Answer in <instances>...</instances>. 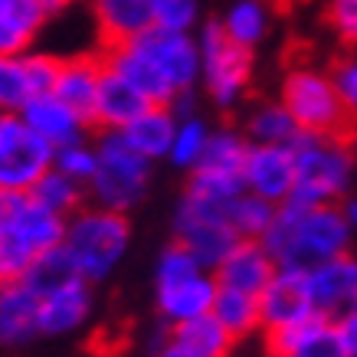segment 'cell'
<instances>
[{"label": "cell", "mask_w": 357, "mask_h": 357, "mask_svg": "<svg viewBox=\"0 0 357 357\" xmlns=\"http://www.w3.org/2000/svg\"><path fill=\"white\" fill-rule=\"evenodd\" d=\"M337 206H341V213H344V220H347V223H351V227L357 229V197H351V194H347V197H344V200H341V204H337Z\"/></svg>", "instance_id": "obj_43"}, {"label": "cell", "mask_w": 357, "mask_h": 357, "mask_svg": "<svg viewBox=\"0 0 357 357\" xmlns=\"http://www.w3.org/2000/svg\"><path fill=\"white\" fill-rule=\"evenodd\" d=\"M53 167L63 171L66 177H73L79 184H86L96 177L98 167V151H96V141H76V144H66V148H56L53 154Z\"/></svg>", "instance_id": "obj_33"}, {"label": "cell", "mask_w": 357, "mask_h": 357, "mask_svg": "<svg viewBox=\"0 0 357 357\" xmlns=\"http://www.w3.org/2000/svg\"><path fill=\"white\" fill-rule=\"evenodd\" d=\"M36 36H30L26 30H20L17 23H10L7 17H0V56H23L30 53V46Z\"/></svg>", "instance_id": "obj_40"}, {"label": "cell", "mask_w": 357, "mask_h": 357, "mask_svg": "<svg viewBox=\"0 0 357 357\" xmlns=\"http://www.w3.org/2000/svg\"><path fill=\"white\" fill-rule=\"evenodd\" d=\"M295 357H354V354L347 351L335 318H321L318 328L308 335V341H305L302 351H298Z\"/></svg>", "instance_id": "obj_36"}, {"label": "cell", "mask_w": 357, "mask_h": 357, "mask_svg": "<svg viewBox=\"0 0 357 357\" xmlns=\"http://www.w3.org/2000/svg\"><path fill=\"white\" fill-rule=\"evenodd\" d=\"M335 321H337V331H341V337H344L347 351L357 357V308L344 312L341 318H335Z\"/></svg>", "instance_id": "obj_41"}, {"label": "cell", "mask_w": 357, "mask_h": 357, "mask_svg": "<svg viewBox=\"0 0 357 357\" xmlns=\"http://www.w3.org/2000/svg\"><path fill=\"white\" fill-rule=\"evenodd\" d=\"M76 275L79 272H76V266H73V259H69V252H66L63 246H56V249H50V252H43V256H36V262L26 269L23 282H26L36 295H46V292H53V289H59L63 282L76 279Z\"/></svg>", "instance_id": "obj_31"}, {"label": "cell", "mask_w": 357, "mask_h": 357, "mask_svg": "<svg viewBox=\"0 0 357 357\" xmlns=\"http://www.w3.org/2000/svg\"><path fill=\"white\" fill-rule=\"evenodd\" d=\"M167 335L187 357H229V351H233V335L213 314L181 321V325L167 328Z\"/></svg>", "instance_id": "obj_23"}, {"label": "cell", "mask_w": 357, "mask_h": 357, "mask_svg": "<svg viewBox=\"0 0 357 357\" xmlns=\"http://www.w3.org/2000/svg\"><path fill=\"white\" fill-rule=\"evenodd\" d=\"M217 292H220L217 275L210 269H200L197 275H187L181 282L154 285V312H158L164 328H174L181 321H190V318L213 312Z\"/></svg>", "instance_id": "obj_12"}, {"label": "cell", "mask_w": 357, "mask_h": 357, "mask_svg": "<svg viewBox=\"0 0 357 357\" xmlns=\"http://www.w3.org/2000/svg\"><path fill=\"white\" fill-rule=\"evenodd\" d=\"M269 357H295V354H275V351H272V354Z\"/></svg>", "instance_id": "obj_46"}, {"label": "cell", "mask_w": 357, "mask_h": 357, "mask_svg": "<svg viewBox=\"0 0 357 357\" xmlns=\"http://www.w3.org/2000/svg\"><path fill=\"white\" fill-rule=\"evenodd\" d=\"M63 249L76 266V272L92 285L109 282L128 259L131 249V220L128 213L105 210L98 204L79 206L73 217H66Z\"/></svg>", "instance_id": "obj_2"}, {"label": "cell", "mask_w": 357, "mask_h": 357, "mask_svg": "<svg viewBox=\"0 0 357 357\" xmlns=\"http://www.w3.org/2000/svg\"><path fill=\"white\" fill-rule=\"evenodd\" d=\"M331 79H335V89H337V96H341V102L354 115L357 112V56H341L331 66Z\"/></svg>", "instance_id": "obj_38"}, {"label": "cell", "mask_w": 357, "mask_h": 357, "mask_svg": "<svg viewBox=\"0 0 357 357\" xmlns=\"http://www.w3.org/2000/svg\"><path fill=\"white\" fill-rule=\"evenodd\" d=\"M305 282H308V295L318 314L341 318L344 312L357 308V259L351 252L308 269Z\"/></svg>", "instance_id": "obj_13"}, {"label": "cell", "mask_w": 357, "mask_h": 357, "mask_svg": "<svg viewBox=\"0 0 357 357\" xmlns=\"http://www.w3.org/2000/svg\"><path fill=\"white\" fill-rule=\"evenodd\" d=\"M73 3H76V0H40V7H43V10L50 13V17H53V13H63V10H69Z\"/></svg>", "instance_id": "obj_44"}, {"label": "cell", "mask_w": 357, "mask_h": 357, "mask_svg": "<svg viewBox=\"0 0 357 357\" xmlns=\"http://www.w3.org/2000/svg\"><path fill=\"white\" fill-rule=\"evenodd\" d=\"M279 102L292 112L295 125L305 135H337L351 138V112L341 102L335 79L314 66H292L282 79Z\"/></svg>", "instance_id": "obj_5"}, {"label": "cell", "mask_w": 357, "mask_h": 357, "mask_svg": "<svg viewBox=\"0 0 357 357\" xmlns=\"http://www.w3.org/2000/svg\"><path fill=\"white\" fill-rule=\"evenodd\" d=\"M30 194L36 197L43 206H50L53 213H59V217H73L79 206L89 204L86 184H79V181H73V177H66V174L56 171V167H50V171L36 181V187H33Z\"/></svg>", "instance_id": "obj_28"}, {"label": "cell", "mask_w": 357, "mask_h": 357, "mask_svg": "<svg viewBox=\"0 0 357 357\" xmlns=\"http://www.w3.org/2000/svg\"><path fill=\"white\" fill-rule=\"evenodd\" d=\"M177 121L181 119H177V112L171 105H148L138 119H131L121 128V135H125V141L135 151L158 164V161H167V154H171Z\"/></svg>", "instance_id": "obj_22"}, {"label": "cell", "mask_w": 357, "mask_h": 357, "mask_svg": "<svg viewBox=\"0 0 357 357\" xmlns=\"http://www.w3.org/2000/svg\"><path fill=\"white\" fill-rule=\"evenodd\" d=\"M56 148L23 121L20 112H0V194H30L53 167Z\"/></svg>", "instance_id": "obj_7"}, {"label": "cell", "mask_w": 357, "mask_h": 357, "mask_svg": "<svg viewBox=\"0 0 357 357\" xmlns=\"http://www.w3.org/2000/svg\"><path fill=\"white\" fill-rule=\"evenodd\" d=\"M275 213H279L275 204L243 190L233 200V206H229V227L236 229L239 239H262L269 233L272 223H275Z\"/></svg>", "instance_id": "obj_29"}, {"label": "cell", "mask_w": 357, "mask_h": 357, "mask_svg": "<svg viewBox=\"0 0 357 357\" xmlns=\"http://www.w3.org/2000/svg\"><path fill=\"white\" fill-rule=\"evenodd\" d=\"M92 17H96L102 50L131 43L135 36L154 26L151 0H92Z\"/></svg>", "instance_id": "obj_20"}, {"label": "cell", "mask_w": 357, "mask_h": 357, "mask_svg": "<svg viewBox=\"0 0 357 357\" xmlns=\"http://www.w3.org/2000/svg\"><path fill=\"white\" fill-rule=\"evenodd\" d=\"M151 357H187L181 347L171 341V335H167V328H164L161 335L151 341Z\"/></svg>", "instance_id": "obj_42"}, {"label": "cell", "mask_w": 357, "mask_h": 357, "mask_svg": "<svg viewBox=\"0 0 357 357\" xmlns=\"http://www.w3.org/2000/svg\"><path fill=\"white\" fill-rule=\"evenodd\" d=\"M295 190L289 200L305 206L341 204L354 184V148L337 135H298L295 138Z\"/></svg>", "instance_id": "obj_3"}, {"label": "cell", "mask_w": 357, "mask_h": 357, "mask_svg": "<svg viewBox=\"0 0 357 357\" xmlns=\"http://www.w3.org/2000/svg\"><path fill=\"white\" fill-rule=\"evenodd\" d=\"M243 135L249 138V144H295L302 128L295 125L292 112L275 98V102H259L249 109L246 121H243Z\"/></svg>", "instance_id": "obj_24"}, {"label": "cell", "mask_w": 357, "mask_h": 357, "mask_svg": "<svg viewBox=\"0 0 357 357\" xmlns=\"http://www.w3.org/2000/svg\"><path fill=\"white\" fill-rule=\"evenodd\" d=\"M98 167L89 181V204H98L105 210L131 213L148 197L154 177V161L131 148L121 131H98L96 138Z\"/></svg>", "instance_id": "obj_4"}, {"label": "cell", "mask_w": 357, "mask_h": 357, "mask_svg": "<svg viewBox=\"0 0 357 357\" xmlns=\"http://www.w3.org/2000/svg\"><path fill=\"white\" fill-rule=\"evenodd\" d=\"M151 102L131 86L128 79H121L115 69H102V82H98L96 112H92V128L98 131H121L131 119H138Z\"/></svg>", "instance_id": "obj_19"}, {"label": "cell", "mask_w": 357, "mask_h": 357, "mask_svg": "<svg viewBox=\"0 0 357 357\" xmlns=\"http://www.w3.org/2000/svg\"><path fill=\"white\" fill-rule=\"evenodd\" d=\"M328 23L344 43H357V0H331L328 3Z\"/></svg>", "instance_id": "obj_39"}, {"label": "cell", "mask_w": 357, "mask_h": 357, "mask_svg": "<svg viewBox=\"0 0 357 357\" xmlns=\"http://www.w3.org/2000/svg\"><path fill=\"white\" fill-rule=\"evenodd\" d=\"M40 337V295L26 282H3L0 285V347L23 351Z\"/></svg>", "instance_id": "obj_14"}, {"label": "cell", "mask_w": 357, "mask_h": 357, "mask_svg": "<svg viewBox=\"0 0 357 357\" xmlns=\"http://www.w3.org/2000/svg\"><path fill=\"white\" fill-rule=\"evenodd\" d=\"M259 312H262V331H275L292 321H302L308 314H318L308 295L305 272L298 269H279L272 282L259 292Z\"/></svg>", "instance_id": "obj_15"}, {"label": "cell", "mask_w": 357, "mask_h": 357, "mask_svg": "<svg viewBox=\"0 0 357 357\" xmlns=\"http://www.w3.org/2000/svg\"><path fill=\"white\" fill-rule=\"evenodd\" d=\"M20 115H23V121H26L46 144H53V148H66V144L86 141L89 131H92L89 119H82L76 109H69L56 92L33 96L20 109Z\"/></svg>", "instance_id": "obj_16"}, {"label": "cell", "mask_w": 357, "mask_h": 357, "mask_svg": "<svg viewBox=\"0 0 357 357\" xmlns=\"http://www.w3.org/2000/svg\"><path fill=\"white\" fill-rule=\"evenodd\" d=\"M154 26L190 33L200 23V0H151Z\"/></svg>", "instance_id": "obj_35"}, {"label": "cell", "mask_w": 357, "mask_h": 357, "mask_svg": "<svg viewBox=\"0 0 357 357\" xmlns=\"http://www.w3.org/2000/svg\"><path fill=\"white\" fill-rule=\"evenodd\" d=\"M200 86L217 109L229 112L246 98L252 82V50L233 43L220 20H206L197 33Z\"/></svg>", "instance_id": "obj_6"}, {"label": "cell", "mask_w": 357, "mask_h": 357, "mask_svg": "<svg viewBox=\"0 0 357 357\" xmlns=\"http://www.w3.org/2000/svg\"><path fill=\"white\" fill-rule=\"evenodd\" d=\"M33 98V82L23 56H0V112H20Z\"/></svg>", "instance_id": "obj_32"}, {"label": "cell", "mask_w": 357, "mask_h": 357, "mask_svg": "<svg viewBox=\"0 0 357 357\" xmlns=\"http://www.w3.org/2000/svg\"><path fill=\"white\" fill-rule=\"evenodd\" d=\"M210 125H206L200 115H187V119L177 121V135H174V144H171V154H167V161L171 167L177 171H194L200 158L206 151V141H210Z\"/></svg>", "instance_id": "obj_30"}, {"label": "cell", "mask_w": 357, "mask_h": 357, "mask_svg": "<svg viewBox=\"0 0 357 357\" xmlns=\"http://www.w3.org/2000/svg\"><path fill=\"white\" fill-rule=\"evenodd\" d=\"M131 43L161 69V76L171 82L177 96L197 89V82H200V46H197V36L151 26L141 36H135Z\"/></svg>", "instance_id": "obj_8"}, {"label": "cell", "mask_w": 357, "mask_h": 357, "mask_svg": "<svg viewBox=\"0 0 357 357\" xmlns=\"http://www.w3.org/2000/svg\"><path fill=\"white\" fill-rule=\"evenodd\" d=\"M213 318L227 328L233 341L262 331V312H259V295L239 292V289H223L220 285L217 302H213Z\"/></svg>", "instance_id": "obj_25"}, {"label": "cell", "mask_w": 357, "mask_h": 357, "mask_svg": "<svg viewBox=\"0 0 357 357\" xmlns=\"http://www.w3.org/2000/svg\"><path fill=\"white\" fill-rule=\"evenodd\" d=\"M243 190L282 206L295 190L292 144H249L243 164Z\"/></svg>", "instance_id": "obj_10"}, {"label": "cell", "mask_w": 357, "mask_h": 357, "mask_svg": "<svg viewBox=\"0 0 357 357\" xmlns=\"http://www.w3.org/2000/svg\"><path fill=\"white\" fill-rule=\"evenodd\" d=\"M0 227L7 229L10 236L20 239L23 246H30L36 256L63 246L66 239V217L53 213L33 194H7Z\"/></svg>", "instance_id": "obj_11"}, {"label": "cell", "mask_w": 357, "mask_h": 357, "mask_svg": "<svg viewBox=\"0 0 357 357\" xmlns=\"http://www.w3.org/2000/svg\"><path fill=\"white\" fill-rule=\"evenodd\" d=\"M200 269H204V262L197 259L187 246H181L177 239H171V243L158 252V259H154V285L181 282V279H187V275H197Z\"/></svg>", "instance_id": "obj_34"}, {"label": "cell", "mask_w": 357, "mask_h": 357, "mask_svg": "<svg viewBox=\"0 0 357 357\" xmlns=\"http://www.w3.org/2000/svg\"><path fill=\"white\" fill-rule=\"evenodd\" d=\"M275 272H279V266H275V259H272V252L266 249L262 239H239L236 246L223 256V262L213 269V275H217L223 289L259 295Z\"/></svg>", "instance_id": "obj_17"}, {"label": "cell", "mask_w": 357, "mask_h": 357, "mask_svg": "<svg viewBox=\"0 0 357 357\" xmlns=\"http://www.w3.org/2000/svg\"><path fill=\"white\" fill-rule=\"evenodd\" d=\"M92 314H96V285L76 275L53 292L40 295V337L46 341L73 337L92 321Z\"/></svg>", "instance_id": "obj_9"}, {"label": "cell", "mask_w": 357, "mask_h": 357, "mask_svg": "<svg viewBox=\"0 0 357 357\" xmlns=\"http://www.w3.org/2000/svg\"><path fill=\"white\" fill-rule=\"evenodd\" d=\"M223 30L233 43L246 46H259L266 40V33H269V7H266V0H236L227 13H223Z\"/></svg>", "instance_id": "obj_27"}, {"label": "cell", "mask_w": 357, "mask_h": 357, "mask_svg": "<svg viewBox=\"0 0 357 357\" xmlns=\"http://www.w3.org/2000/svg\"><path fill=\"white\" fill-rule=\"evenodd\" d=\"M357 229L351 227L337 204H295L285 200L275 213V223L262 236L266 249L279 269L308 272L321 262L351 252Z\"/></svg>", "instance_id": "obj_1"}, {"label": "cell", "mask_w": 357, "mask_h": 357, "mask_svg": "<svg viewBox=\"0 0 357 357\" xmlns=\"http://www.w3.org/2000/svg\"><path fill=\"white\" fill-rule=\"evenodd\" d=\"M249 138L239 128H213L206 151L200 158L194 171H210V174H227V177H243V164H246Z\"/></svg>", "instance_id": "obj_26"}, {"label": "cell", "mask_w": 357, "mask_h": 357, "mask_svg": "<svg viewBox=\"0 0 357 357\" xmlns=\"http://www.w3.org/2000/svg\"><path fill=\"white\" fill-rule=\"evenodd\" d=\"M3 204H7V194H0V217H3Z\"/></svg>", "instance_id": "obj_45"}, {"label": "cell", "mask_w": 357, "mask_h": 357, "mask_svg": "<svg viewBox=\"0 0 357 357\" xmlns=\"http://www.w3.org/2000/svg\"><path fill=\"white\" fill-rule=\"evenodd\" d=\"M102 53V63L115 69L121 79H128L131 86L138 89L141 96L148 98L151 105H171L177 92L167 79L161 76V69L148 59V56L141 53L135 43H119V46H105V50H98Z\"/></svg>", "instance_id": "obj_18"}, {"label": "cell", "mask_w": 357, "mask_h": 357, "mask_svg": "<svg viewBox=\"0 0 357 357\" xmlns=\"http://www.w3.org/2000/svg\"><path fill=\"white\" fill-rule=\"evenodd\" d=\"M102 53H86V56H69L59 66L53 92L63 98L69 109H76L82 119H89L92 125V112H96V96L98 82H102Z\"/></svg>", "instance_id": "obj_21"}, {"label": "cell", "mask_w": 357, "mask_h": 357, "mask_svg": "<svg viewBox=\"0 0 357 357\" xmlns=\"http://www.w3.org/2000/svg\"><path fill=\"white\" fill-rule=\"evenodd\" d=\"M23 59H26V73H30V82H33V96L53 92L63 59L53 56V53H33V50L30 53H23Z\"/></svg>", "instance_id": "obj_37"}]
</instances>
